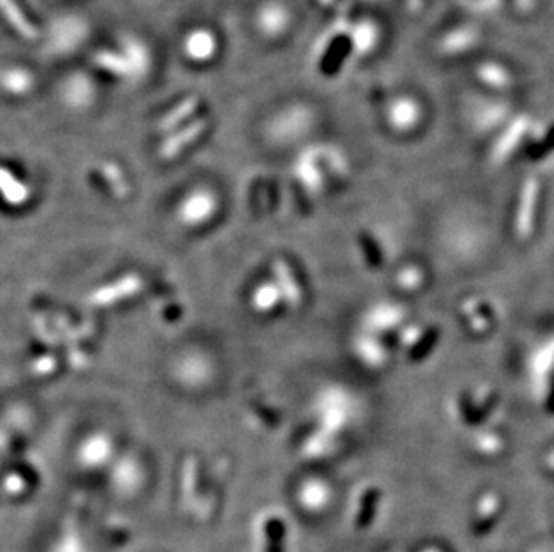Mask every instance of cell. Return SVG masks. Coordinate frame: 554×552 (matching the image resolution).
<instances>
[{
  "instance_id": "cell-1",
  "label": "cell",
  "mask_w": 554,
  "mask_h": 552,
  "mask_svg": "<svg viewBox=\"0 0 554 552\" xmlns=\"http://www.w3.org/2000/svg\"><path fill=\"white\" fill-rule=\"evenodd\" d=\"M0 9L8 18L9 24L15 27V31H18L22 36H26V38H35V27L31 26L26 18L22 17V13L18 11L17 4L13 0H0Z\"/></svg>"
},
{
  "instance_id": "cell-2",
  "label": "cell",
  "mask_w": 554,
  "mask_h": 552,
  "mask_svg": "<svg viewBox=\"0 0 554 552\" xmlns=\"http://www.w3.org/2000/svg\"><path fill=\"white\" fill-rule=\"evenodd\" d=\"M214 47H216V44H214V38L210 36V33H194L187 40V52L196 60L208 58L214 52Z\"/></svg>"
},
{
  "instance_id": "cell-3",
  "label": "cell",
  "mask_w": 554,
  "mask_h": 552,
  "mask_svg": "<svg viewBox=\"0 0 554 552\" xmlns=\"http://www.w3.org/2000/svg\"><path fill=\"white\" fill-rule=\"evenodd\" d=\"M194 104H196L194 99H189L187 103L180 104V108H178V110H174L171 115H167V117H165L164 126H173L176 122L182 121V117H187V115L194 110Z\"/></svg>"
},
{
  "instance_id": "cell-4",
  "label": "cell",
  "mask_w": 554,
  "mask_h": 552,
  "mask_svg": "<svg viewBox=\"0 0 554 552\" xmlns=\"http://www.w3.org/2000/svg\"><path fill=\"white\" fill-rule=\"evenodd\" d=\"M201 128H203V122H200V124H194V126H191L189 130L182 133V137H178L176 140H171V142L167 144V149H169V147H178L182 144V142L183 144H185V142H189V140L196 137V133H200Z\"/></svg>"
}]
</instances>
